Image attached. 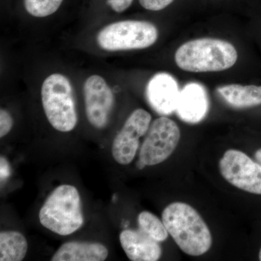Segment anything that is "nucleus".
I'll return each mask as SVG.
<instances>
[{"label":"nucleus","mask_w":261,"mask_h":261,"mask_svg":"<svg viewBox=\"0 0 261 261\" xmlns=\"http://www.w3.org/2000/svg\"><path fill=\"white\" fill-rule=\"evenodd\" d=\"M162 221L180 249L190 256H200L212 246L210 229L199 213L185 202H176L165 207Z\"/></svg>","instance_id":"f257e3e1"},{"label":"nucleus","mask_w":261,"mask_h":261,"mask_svg":"<svg viewBox=\"0 0 261 261\" xmlns=\"http://www.w3.org/2000/svg\"><path fill=\"white\" fill-rule=\"evenodd\" d=\"M238 58V51L231 43L214 38L189 41L175 53V62L178 68L192 73L228 70L235 65Z\"/></svg>","instance_id":"f03ea898"},{"label":"nucleus","mask_w":261,"mask_h":261,"mask_svg":"<svg viewBox=\"0 0 261 261\" xmlns=\"http://www.w3.org/2000/svg\"><path fill=\"white\" fill-rule=\"evenodd\" d=\"M39 219L44 227L62 236L80 229L84 220L77 189L69 185L56 187L43 204Z\"/></svg>","instance_id":"7ed1b4c3"},{"label":"nucleus","mask_w":261,"mask_h":261,"mask_svg":"<svg viewBox=\"0 0 261 261\" xmlns=\"http://www.w3.org/2000/svg\"><path fill=\"white\" fill-rule=\"evenodd\" d=\"M43 109L51 126L61 132L74 129L78 122L73 87L69 80L61 73H53L43 82Z\"/></svg>","instance_id":"20e7f679"},{"label":"nucleus","mask_w":261,"mask_h":261,"mask_svg":"<svg viewBox=\"0 0 261 261\" xmlns=\"http://www.w3.org/2000/svg\"><path fill=\"white\" fill-rule=\"evenodd\" d=\"M159 39V30L145 20H126L106 25L98 33L97 42L102 49L110 51L146 49Z\"/></svg>","instance_id":"39448f33"},{"label":"nucleus","mask_w":261,"mask_h":261,"mask_svg":"<svg viewBox=\"0 0 261 261\" xmlns=\"http://www.w3.org/2000/svg\"><path fill=\"white\" fill-rule=\"evenodd\" d=\"M181 132L176 122L162 116L154 120L141 146L137 167L155 166L164 162L179 143Z\"/></svg>","instance_id":"423d86ee"},{"label":"nucleus","mask_w":261,"mask_h":261,"mask_svg":"<svg viewBox=\"0 0 261 261\" xmlns=\"http://www.w3.org/2000/svg\"><path fill=\"white\" fill-rule=\"evenodd\" d=\"M223 177L233 187L249 193L261 195V165L245 152L230 149L220 159Z\"/></svg>","instance_id":"0eeeda50"},{"label":"nucleus","mask_w":261,"mask_h":261,"mask_svg":"<svg viewBox=\"0 0 261 261\" xmlns=\"http://www.w3.org/2000/svg\"><path fill=\"white\" fill-rule=\"evenodd\" d=\"M152 117L144 109H137L127 118L112 145L113 159L121 165H128L135 159L140 147V139L148 132Z\"/></svg>","instance_id":"6e6552de"},{"label":"nucleus","mask_w":261,"mask_h":261,"mask_svg":"<svg viewBox=\"0 0 261 261\" xmlns=\"http://www.w3.org/2000/svg\"><path fill=\"white\" fill-rule=\"evenodd\" d=\"M84 104L87 120L98 129L107 126L114 107L112 89L99 75L89 76L84 85Z\"/></svg>","instance_id":"1a4fd4ad"},{"label":"nucleus","mask_w":261,"mask_h":261,"mask_svg":"<svg viewBox=\"0 0 261 261\" xmlns=\"http://www.w3.org/2000/svg\"><path fill=\"white\" fill-rule=\"evenodd\" d=\"M146 94L149 104L159 114L166 116L176 111L180 92L172 75L166 73L154 75L147 84Z\"/></svg>","instance_id":"9d476101"},{"label":"nucleus","mask_w":261,"mask_h":261,"mask_svg":"<svg viewBox=\"0 0 261 261\" xmlns=\"http://www.w3.org/2000/svg\"><path fill=\"white\" fill-rule=\"evenodd\" d=\"M122 248L132 261H156L162 255L159 242L138 231L125 229L119 237Z\"/></svg>","instance_id":"9b49d317"},{"label":"nucleus","mask_w":261,"mask_h":261,"mask_svg":"<svg viewBox=\"0 0 261 261\" xmlns=\"http://www.w3.org/2000/svg\"><path fill=\"white\" fill-rule=\"evenodd\" d=\"M178 116L190 123L202 121L207 111V99L205 89L199 84H187L180 92L177 107Z\"/></svg>","instance_id":"f8f14e48"},{"label":"nucleus","mask_w":261,"mask_h":261,"mask_svg":"<svg viewBox=\"0 0 261 261\" xmlns=\"http://www.w3.org/2000/svg\"><path fill=\"white\" fill-rule=\"evenodd\" d=\"M108 256L102 244L89 242H68L62 245L51 261H103Z\"/></svg>","instance_id":"ddd939ff"},{"label":"nucleus","mask_w":261,"mask_h":261,"mask_svg":"<svg viewBox=\"0 0 261 261\" xmlns=\"http://www.w3.org/2000/svg\"><path fill=\"white\" fill-rule=\"evenodd\" d=\"M216 92L233 108H249L261 105V86L227 84L218 87Z\"/></svg>","instance_id":"4468645a"},{"label":"nucleus","mask_w":261,"mask_h":261,"mask_svg":"<svg viewBox=\"0 0 261 261\" xmlns=\"http://www.w3.org/2000/svg\"><path fill=\"white\" fill-rule=\"evenodd\" d=\"M28 250L27 239L16 231L0 233V260L21 261Z\"/></svg>","instance_id":"2eb2a0df"},{"label":"nucleus","mask_w":261,"mask_h":261,"mask_svg":"<svg viewBox=\"0 0 261 261\" xmlns=\"http://www.w3.org/2000/svg\"><path fill=\"white\" fill-rule=\"evenodd\" d=\"M137 221L140 231L152 240L159 243L167 240L169 234L167 228L163 221L155 215L149 211H142L139 214Z\"/></svg>","instance_id":"dca6fc26"},{"label":"nucleus","mask_w":261,"mask_h":261,"mask_svg":"<svg viewBox=\"0 0 261 261\" xmlns=\"http://www.w3.org/2000/svg\"><path fill=\"white\" fill-rule=\"evenodd\" d=\"M65 0H22L24 10L34 18H47L57 13Z\"/></svg>","instance_id":"f3484780"},{"label":"nucleus","mask_w":261,"mask_h":261,"mask_svg":"<svg viewBox=\"0 0 261 261\" xmlns=\"http://www.w3.org/2000/svg\"><path fill=\"white\" fill-rule=\"evenodd\" d=\"M174 0H139L144 9L149 11L158 12L168 8Z\"/></svg>","instance_id":"a211bd4d"},{"label":"nucleus","mask_w":261,"mask_h":261,"mask_svg":"<svg viewBox=\"0 0 261 261\" xmlns=\"http://www.w3.org/2000/svg\"><path fill=\"white\" fill-rule=\"evenodd\" d=\"M13 126V117L5 109L0 110V137L8 135Z\"/></svg>","instance_id":"6ab92c4d"},{"label":"nucleus","mask_w":261,"mask_h":261,"mask_svg":"<svg viewBox=\"0 0 261 261\" xmlns=\"http://www.w3.org/2000/svg\"><path fill=\"white\" fill-rule=\"evenodd\" d=\"M134 0H106V4L113 11L121 13L126 11L133 4Z\"/></svg>","instance_id":"aec40b11"},{"label":"nucleus","mask_w":261,"mask_h":261,"mask_svg":"<svg viewBox=\"0 0 261 261\" xmlns=\"http://www.w3.org/2000/svg\"><path fill=\"white\" fill-rule=\"evenodd\" d=\"M7 164V161H5V159L4 158L1 157V176L3 177V176H8V174H9V168H8V166Z\"/></svg>","instance_id":"412c9836"},{"label":"nucleus","mask_w":261,"mask_h":261,"mask_svg":"<svg viewBox=\"0 0 261 261\" xmlns=\"http://www.w3.org/2000/svg\"><path fill=\"white\" fill-rule=\"evenodd\" d=\"M255 158L257 162L260 163L261 165V148L257 149L256 152H255Z\"/></svg>","instance_id":"4be33fe9"}]
</instances>
